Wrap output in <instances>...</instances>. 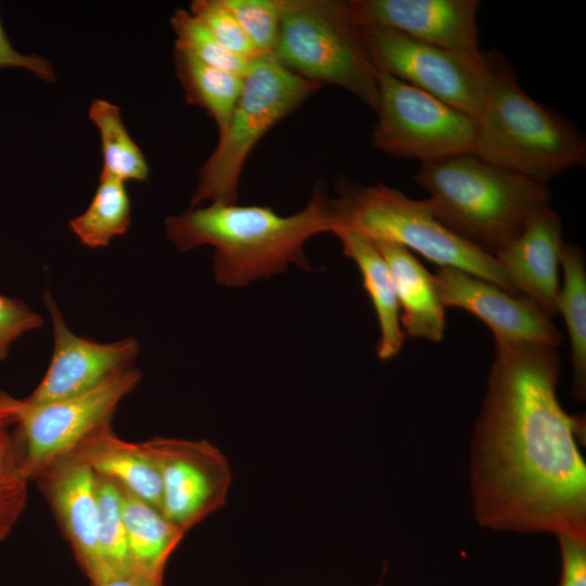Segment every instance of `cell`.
I'll use <instances>...</instances> for the list:
<instances>
[{
	"mask_svg": "<svg viewBox=\"0 0 586 586\" xmlns=\"http://www.w3.org/2000/svg\"><path fill=\"white\" fill-rule=\"evenodd\" d=\"M361 28H383L447 49L479 48L477 0H349Z\"/></svg>",
	"mask_w": 586,
	"mask_h": 586,
	"instance_id": "15",
	"label": "cell"
},
{
	"mask_svg": "<svg viewBox=\"0 0 586 586\" xmlns=\"http://www.w3.org/2000/svg\"><path fill=\"white\" fill-rule=\"evenodd\" d=\"M97 501L98 545L107 577L130 569L119 487L112 481L97 475Z\"/></svg>",
	"mask_w": 586,
	"mask_h": 586,
	"instance_id": "25",
	"label": "cell"
},
{
	"mask_svg": "<svg viewBox=\"0 0 586 586\" xmlns=\"http://www.w3.org/2000/svg\"><path fill=\"white\" fill-rule=\"evenodd\" d=\"M174 56L187 102L204 110L218 132L224 131L240 97L243 77L208 65L179 47H175Z\"/></svg>",
	"mask_w": 586,
	"mask_h": 586,
	"instance_id": "22",
	"label": "cell"
},
{
	"mask_svg": "<svg viewBox=\"0 0 586 586\" xmlns=\"http://www.w3.org/2000/svg\"><path fill=\"white\" fill-rule=\"evenodd\" d=\"M260 55L275 50L284 0H224Z\"/></svg>",
	"mask_w": 586,
	"mask_h": 586,
	"instance_id": "28",
	"label": "cell"
},
{
	"mask_svg": "<svg viewBox=\"0 0 586 586\" xmlns=\"http://www.w3.org/2000/svg\"><path fill=\"white\" fill-rule=\"evenodd\" d=\"M331 199L320 182L294 215L281 216L269 206L213 203L169 216L165 229L178 251L212 245L215 280L243 286L292 263L310 270L304 245L318 233L332 232Z\"/></svg>",
	"mask_w": 586,
	"mask_h": 586,
	"instance_id": "2",
	"label": "cell"
},
{
	"mask_svg": "<svg viewBox=\"0 0 586 586\" xmlns=\"http://www.w3.org/2000/svg\"><path fill=\"white\" fill-rule=\"evenodd\" d=\"M560 266L563 285L557 300V313L566 324L571 346L574 396H586V264L583 250L575 243L562 246Z\"/></svg>",
	"mask_w": 586,
	"mask_h": 586,
	"instance_id": "21",
	"label": "cell"
},
{
	"mask_svg": "<svg viewBox=\"0 0 586 586\" xmlns=\"http://www.w3.org/2000/svg\"><path fill=\"white\" fill-rule=\"evenodd\" d=\"M372 242L392 277L406 336L441 342L446 328L445 307L438 300L432 275L410 250L392 242Z\"/></svg>",
	"mask_w": 586,
	"mask_h": 586,
	"instance_id": "17",
	"label": "cell"
},
{
	"mask_svg": "<svg viewBox=\"0 0 586 586\" xmlns=\"http://www.w3.org/2000/svg\"><path fill=\"white\" fill-rule=\"evenodd\" d=\"M413 181L429 192L425 201L440 222L492 256L551 200L547 183L472 153L423 163Z\"/></svg>",
	"mask_w": 586,
	"mask_h": 586,
	"instance_id": "3",
	"label": "cell"
},
{
	"mask_svg": "<svg viewBox=\"0 0 586 586\" xmlns=\"http://www.w3.org/2000/svg\"><path fill=\"white\" fill-rule=\"evenodd\" d=\"M475 156L547 183L586 162V141L564 118L519 86L505 64L476 120Z\"/></svg>",
	"mask_w": 586,
	"mask_h": 586,
	"instance_id": "4",
	"label": "cell"
},
{
	"mask_svg": "<svg viewBox=\"0 0 586 586\" xmlns=\"http://www.w3.org/2000/svg\"><path fill=\"white\" fill-rule=\"evenodd\" d=\"M161 476V511L187 534L221 509L232 482L227 457L205 440L155 436L143 441Z\"/></svg>",
	"mask_w": 586,
	"mask_h": 586,
	"instance_id": "11",
	"label": "cell"
},
{
	"mask_svg": "<svg viewBox=\"0 0 586 586\" xmlns=\"http://www.w3.org/2000/svg\"><path fill=\"white\" fill-rule=\"evenodd\" d=\"M432 277L442 305L473 314L491 329L495 340L556 347L562 343L550 315L532 300L454 267H437Z\"/></svg>",
	"mask_w": 586,
	"mask_h": 586,
	"instance_id": "12",
	"label": "cell"
},
{
	"mask_svg": "<svg viewBox=\"0 0 586 586\" xmlns=\"http://www.w3.org/2000/svg\"><path fill=\"white\" fill-rule=\"evenodd\" d=\"M130 222L131 203L125 182L101 171L89 206L69 221V227L84 245L100 249L125 234Z\"/></svg>",
	"mask_w": 586,
	"mask_h": 586,
	"instance_id": "23",
	"label": "cell"
},
{
	"mask_svg": "<svg viewBox=\"0 0 586 586\" xmlns=\"http://www.w3.org/2000/svg\"><path fill=\"white\" fill-rule=\"evenodd\" d=\"M189 11L230 53L250 62L260 55L224 0H194Z\"/></svg>",
	"mask_w": 586,
	"mask_h": 586,
	"instance_id": "29",
	"label": "cell"
},
{
	"mask_svg": "<svg viewBox=\"0 0 586 586\" xmlns=\"http://www.w3.org/2000/svg\"><path fill=\"white\" fill-rule=\"evenodd\" d=\"M563 244L561 218L548 206L494 256L517 294L532 300L550 316L557 314Z\"/></svg>",
	"mask_w": 586,
	"mask_h": 586,
	"instance_id": "16",
	"label": "cell"
},
{
	"mask_svg": "<svg viewBox=\"0 0 586 586\" xmlns=\"http://www.w3.org/2000/svg\"><path fill=\"white\" fill-rule=\"evenodd\" d=\"M97 475L161 510V476L143 442L119 437L111 423L89 435L75 450Z\"/></svg>",
	"mask_w": 586,
	"mask_h": 586,
	"instance_id": "18",
	"label": "cell"
},
{
	"mask_svg": "<svg viewBox=\"0 0 586 586\" xmlns=\"http://www.w3.org/2000/svg\"><path fill=\"white\" fill-rule=\"evenodd\" d=\"M331 199L335 231L347 229L371 241L399 244L437 267H454L517 294L496 258L461 239L432 214L425 200H413L383 182L343 180ZM519 295V294H517Z\"/></svg>",
	"mask_w": 586,
	"mask_h": 586,
	"instance_id": "5",
	"label": "cell"
},
{
	"mask_svg": "<svg viewBox=\"0 0 586 586\" xmlns=\"http://www.w3.org/2000/svg\"><path fill=\"white\" fill-rule=\"evenodd\" d=\"M42 323L41 316L24 302L0 295V361L7 357L14 341Z\"/></svg>",
	"mask_w": 586,
	"mask_h": 586,
	"instance_id": "30",
	"label": "cell"
},
{
	"mask_svg": "<svg viewBox=\"0 0 586 586\" xmlns=\"http://www.w3.org/2000/svg\"><path fill=\"white\" fill-rule=\"evenodd\" d=\"M97 586H164V578L128 570L109 575Z\"/></svg>",
	"mask_w": 586,
	"mask_h": 586,
	"instance_id": "33",
	"label": "cell"
},
{
	"mask_svg": "<svg viewBox=\"0 0 586 586\" xmlns=\"http://www.w3.org/2000/svg\"><path fill=\"white\" fill-rule=\"evenodd\" d=\"M29 483L22 472L10 429L0 435V543L25 511Z\"/></svg>",
	"mask_w": 586,
	"mask_h": 586,
	"instance_id": "27",
	"label": "cell"
},
{
	"mask_svg": "<svg viewBox=\"0 0 586 586\" xmlns=\"http://www.w3.org/2000/svg\"><path fill=\"white\" fill-rule=\"evenodd\" d=\"M176 35L175 47H179L200 61L244 77L251 62L226 50L208 28L190 11L177 9L170 17Z\"/></svg>",
	"mask_w": 586,
	"mask_h": 586,
	"instance_id": "26",
	"label": "cell"
},
{
	"mask_svg": "<svg viewBox=\"0 0 586 586\" xmlns=\"http://www.w3.org/2000/svg\"><path fill=\"white\" fill-rule=\"evenodd\" d=\"M120 489L131 571L164 578L165 568L186 535L160 509Z\"/></svg>",
	"mask_w": 586,
	"mask_h": 586,
	"instance_id": "20",
	"label": "cell"
},
{
	"mask_svg": "<svg viewBox=\"0 0 586 586\" xmlns=\"http://www.w3.org/2000/svg\"><path fill=\"white\" fill-rule=\"evenodd\" d=\"M0 67L26 69L47 82L56 79L50 61L38 54H24L10 42L0 18Z\"/></svg>",
	"mask_w": 586,
	"mask_h": 586,
	"instance_id": "32",
	"label": "cell"
},
{
	"mask_svg": "<svg viewBox=\"0 0 586 586\" xmlns=\"http://www.w3.org/2000/svg\"><path fill=\"white\" fill-rule=\"evenodd\" d=\"M43 301L53 329L49 367L25 402L42 404L90 391L117 373L132 368L139 345L132 337L97 343L73 333L49 292Z\"/></svg>",
	"mask_w": 586,
	"mask_h": 586,
	"instance_id": "13",
	"label": "cell"
},
{
	"mask_svg": "<svg viewBox=\"0 0 586 586\" xmlns=\"http://www.w3.org/2000/svg\"><path fill=\"white\" fill-rule=\"evenodd\" d=\"M140 380L141 372L130 368L74 396L42 404H29L23 398L11 433L22 472L29 482L110 424L122 400Z\"/></svg>",
	"mask_w": 586,
	"mask_h": 586,
	"instance_id": "10",
	"label": "cell"
},
{
	"mask_svg": "<svg viewBox=\"0 0 586 586\" xmlns=\"http://www.w3.org/2000/svg\"><path fill=\"white\" fill-rule=\"evenodd\" d=\"M33 482L47 499L80 570L97 586L105 577L98 545L97 474L73 451Z\"/></svg>",
	"mask_w": 586,
	"mask_h": 586,
	"instance_id": "14",
	"label": "cell"
},
{
	"mask_svg": "<svg viewBox=\"0 0 586 586\" xmlns=\"http://www.w3.org/2000/svg\"><path fill=\"white\" fill-rule=\"evenodd\" d=\"M321 87L291 73L271 54L254 59L230 120L200 169L190 207L237 203L241 173L254 146Z\"/></svg>",
	"mask_w": 586,
	"mask_h": 586,
	"instance_id": "7",
	"label": "cell"
},
{
	"mask_svg": "<svg viewBox=\"0 0 586 586\" xmlns=\"http://www.w3.org/2000/svg\"><path fill=\"white\" fill-rule=\"evenodd\" d=\"M333 233L342 242L343 254L357 265L364 289L374 307L380 327L378 356L382 360L391 359L400 352L406 334L400 324V308L387 265L367 237L347 229H337Z\"/></svg>",
	"mask_w": 586,
	"mask_h": 586,
	"instance_id": "19",
	"label": "cell"
},
{
	"mask_svg": "<svg viewBox=\"0 0 586 586\" xmlns=\"http://www.w3.org/2000/svg\"><path fill=\"white\" fill-rule=\"evenodd\" d=\"M22 399L0 392V435L17 422Z\"/></svg>",
	"mask_w": 586,
	"mask_h": 586,
	"instance_id": "34",
	"label": "cell"
},
{
	"mask_svg": "<svg viewBox=\"0 0 586 586\" xmlns=\"http://www.w3.org/2000/svg\"><path fill=\"white\" fill-rule=\"evenodd\" d=\"M377 69L385 72L457 109L474 120L506 64L496 52L447 49L397 31L362 28Z\"/></svg>",
	"mask_w": 586,
	"mask_h": 586,
	"instance_id": "8",
	"label": "cell"
},
{
	"mask_svg": "<svg viewBox=\"0 0 586 586\" xmlns=\"http://www.w3.org/2000/svg\"><path fill=\"white\" fill-rule=\"evenodd\" d=\"M377 81L374 148L422 164L473 152L476 120L385 72Z\"/></svg>",
	"mask_w": 586,
	"mask_h": 586,
	"instance_id": "9",
	"label": "cell"
},
{
	"mask_svg": "<svg viewBox=\"0 0 586 586\" xmlns=\"http://www.w3.org/2000/svg\"><path fill=\"white\" fill-rule=\"evenodd\" d=\"M561 556L558 586H586V540L572 536H557Z\"/></svg>",
	"mask_w": 586,
	"mask_h": 586,
	"instance_id": "31",
	"label": "cell"
},
{
	"mask_svg": "<svg viewBox=\"0 0 586 586\" xmlns=\"http://www.w3.org/2000/svg\"><path fill=\"white\" fill-rule=\"evenodd\" d=\"M557 347L495 340L470 460L477 522L492 530L586 540L585 420L557 396Z\"/></svg>",
	"mask_w": 586,
	"mask_h": 586,
	"instance_id": "1",
	"label": "cell"
},
{
	"mask_svg": "<svg viewBox=\"0 0 586 586\" xmlns=\"http://www.w3.org/2000/svg\"><path fill=\"white\" fill-rule=\"evenodd\" d=\"M272 55L291 73L339 86L375 111L377 68L349 1L284 0Z\"/></svg>",
	"mask_w": 586,
	"mask_h": 586,
	"instance_id": "6",
	"label": "cell"
},
{
	"mask_svg": "<svg viewBox=\"0 0 586 586\" xmlns=\"http://www.w3.org/2000/svg\"><path fill=\"white\" fill-rule=\"evenodd\" d=\"M89 118L99 131L103 155L102 173L124 182L144 181L149 177V165L141 149L130 137L114 103L95 99L89 109Z\"/></svg>",
	"mask_w": 586,
	"mask_h": 586,
	"instance_id": "24",
	"label": "cell"
}]
</instances>
